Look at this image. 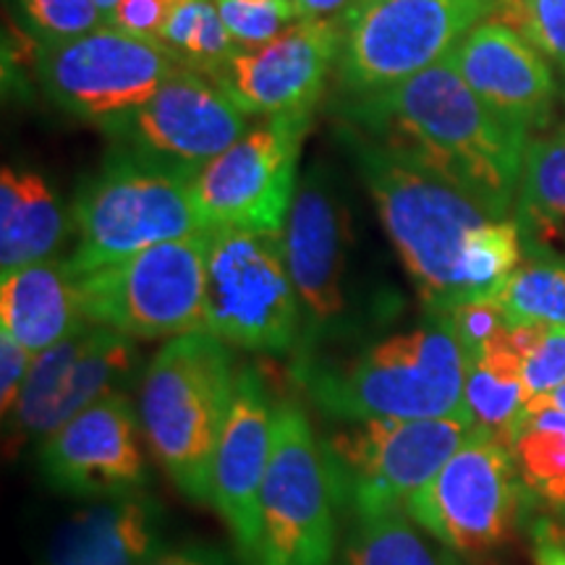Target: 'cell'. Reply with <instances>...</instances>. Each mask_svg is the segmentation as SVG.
I'll use <instances>...</instances> for the list:
<instances>
[{
  "label": "cell",
  "instance_id": "1",
  "mask_svg": "<svg viewBox=\"0 0 565 565\" xmlns=\"http://www.w3.org/2000/svg\"><path fill=\"white\" fill-rule=\"evenodd\" d=\"M351 116L385 150L466 189L494 217L515 204L529 134L503 121L450 55L391 89L356 97Z\"/></svg>",
  "mask_w": 565,
  "mask_h": 565
},
{
  "label": "cell",
  "instance_id": "2",
  "mask_svg": "<svg viewBox=\"0 0 565 565\" xmlns=\"http://www.w3.org/2000/svg\"><path fill=\"white\" fill-rule=\"evenodd\" d=\"M466 372L450 324L427 315V322L380 338L349 362L317 359L294 380L330 422L435 419L466 406Z\"/></svg>",
  "mask_w": 565,
  "mask_h": 565
},
{
  "label": "cell",
  "instance_id": "3",
  "mask_svg": "<svg viewBox=\"0 0 565 565\" xmlns=\"http://www.w3.org/2000/svg\"><path fill=\"white\" fill-rule=\"evenodd\" d=\"M353 152L387 238L427 315L458 307L463 249L471 233L492 221V212L466 189L377 141L353 137Z\"/></svg>",
  "mask_w": 565,
  "mask_h": 565
},
{
  "label": "cell",
  "instance_id": "4",
  "mask_svg": "<svg viewBox=\"0 0 565 565\" xmlns=\"http://www.w3.org/2000/svg\"><path fill=\"white\" fill-rule=\"evenodd\" d=\"M228 345L207 330L171 338L139 380L145 443L194 503H212V463L233 404Z\"/></svg>",
  "mask_w": 565,
  "mask_h": 565
},
{
  "label": "cell",
  "instance_id": "5",
  "mask_svg": "<svg viewBox=\"0 0 565 565\" xmlns=\"http://www.w3.org/2000/svg\"><path fill=\"white\" fill-rule=\"evenodd\" d=\"M194 173L196 168L150 152L110 160L74 202L76 249L66 259L68 270L84 275L154 244L207 231L194 204Z\"/></svg>",
  "mask_w": 565,
  "mask_h": 565
},
{
  "label": "cell",
  "instance_id": "6",
  "mask_svg": "<svg viewBox=\"0 0 565 565\" xmlns=\"http://www.w3.org/2000/svg\"><path fill=\"white\" fill-rule=\"evenodd\" d=\"M475 427L466 406L435 419L333 422L320 445L341 519L406 511Z\"/></svg>",
  "mask_w": 565,
  "mask_h": 565
},
{
  "label": "cell",
  "instance_id": "7",
  "mask_svg": "<svg viewBox=\"0 0 565 565\" xmlns=\"http://www.w3.org/2000/svg\"><path fill=\"white\" fill-rule=\"evenodd\" d=\"M210 236L212 228L189 233L76 275L87 322L134 341H171L207 330Z\"/></svg>",
  "mask_w": 565,
  "mask_h": 565
},
{
  "label": "cell",
  "instance_id": "8",
  "mask_svg": "<svg viewBox=\"0 0 565 565\" xmlns=\"http://www.w3.org/2000/svg\"><path fill=\"white\" fill-rule=\"evenodd\" d=\"M338 519L312 422L296 401H278L259 498L257 565H335Z\"/></svg>",
  "mask_w": 565,
  "mask_h": 565
},
{
  "label": "cell",
  "instance_id": "9",
  "mask_svg": "<svg viewBox=\"0 0 565 565\" xmlns=\"http://www.w3.org/2000/svg\"><path fill=\"white\" fill-rule=\"evenodd\" d=\"M487 17L482 0H356L341 17L338 82L356 97L391 89L448 58Z\"/></svg>",
  "mask_w": 565,
  "mask_h": 565
},
{
  "label": "cell",
  "instance_id": "10",
  "mask_svg": "<svg viewBox=\"0 0 565 565\" xmlns=\"http://www.w3.org/2000/svg\"><path fill=\"white\" fill-rule=\"evenodd\" d=\"M526 494L511 445L477 424L448 463L408 500L406 513L443 547L479 557L513 540Z\"/></svg>",
  "mask_w": 565,
  "mask_h": 565
},
{
  "label": "cell",
  "instance_id": "11",
  "mask_svg": "<svg viewBox=\"0 0 565 565\" xmlns=\"http://www.w3.org/2000/svg\"><path fill=\"white\" fill-rule=\"evenodd\" d=\"M301 315L282 233L212 228L207 333L244 351L282 353L299 341Z\"/></svg>",
  "mask_w": 565,
  "mask_h": 565
},
{
  "label": "cell",
  "instance_id": "12",
  "mask_svg": "<svg viewBox=\"0 0 565 565\" xmlns=\"http://www.w3.org/2000/svg\"><path fill=\"white\" fill-rule=\"evenodd\" d=\"M183 66L171 47L103 24L82 38L40 45L38 74L51 100L84 121H121Z\"/></svg>",
  "mask_w": 565,
  "mask_h": 565
},
{
  "label": "cell",
  "instance_id": "13",
  "mask_svg": "<svg viewBox=\"0 0 565 565\" xmlns=\"http://www.w3.org/2000/svg\"><path fill=\"white\" fill-rule=\"evenodd\" d=\"M312 113H280L196 168L194 204L204 228L282 233Z\"/></svg>",
  "mask_w": 565,
  "mask_h": 565
},
{
  "label": "cell",
  "instance_id": "14",
  "mask_svg": "<svg viewBox=\"0 0 565 565\" xmlns=\"http://www.w3.org/2000/svg\"><path fill=\"white\" fill-rule=\"evenodd\" d=\"M282 254L301 315L291 356V374H296L320 356L322 345L345 330L349 320V212L322 171L307 173L296 189L282 225Z\"/></svg>",
  "mask_w": 565,
  "mask_h": 565
},
{
  "label": "cell",
  "instance_id": "15",
  "mask_svg": "<svg viewBox=\"0 0 565 565\" xmlns=\"http://www.w3.org/2000/svg\"><path fill=\"white\" fill-rule=\"evenodd\" d=\"M145 429L129 393L97 401L38 445L47 487L68 498L100 500L147 490Z\"/></svg>",
  "mask_w": 565,
  "mask_h": 565
},
{
  "label": "cell",
  "instance_id": "16",
  "mask_svg": "<svg viewBox=\"0 0 565 565\" xmlns=\"http://www.w3.org/2000/svg\"><path fill=\"white\" fill-rule=\"evenodd\" d=\"M341 45V21L299 19L263 47H238L210 76L249 116L312 113L328 71L338 66Z\"/></svg>",
  "mask_w": 565,
  "mask_h": 565
},
{
  "label": "cell",
  "instance_id": "17",
  "mask_svg": "<svg viewBox=\"0 0 565 565\" xmlns=\"http://www.w3.org/2000/svg\"><path fill=\"white\" fill-rule=\"evenodd\" d=\"M121 121L129 124L145 152L200 168L244 137L249 113L210 74L183 63Z\"/></svg>",
  "mask_w": 565,
  "mask_h": 565
},
{
  "label": "cell",
  "instance_id": "18",
  "mask_svg": "<svg viewBox=\"0 0 565 565\" xmlns=\"http://www.w3.org/2000/svg\"><path fill=\"white\" fill-rule=\"evenodd\" d=\"M275 401L254 366L236 370L233 404L212 463V505L223 515L244 565H257L259 498L273 450Z\"/></svg>",
  "mask_w": 565,
  "mask_h": 565
},
{
  "label": "cell",
  "instance_id": "19",
  "mask_svg": "<svg viewBox=\"0 0 565 565\" xmlns=\"http://www.w3.org/2000/svg\"><path fill=\"white\" fill-rule=\"evenodd\" d=\"M450 61L463 82L515 129L545 126L555 100V76L545 55L494 19L458 42Z\"/></svg>",
  "mask_w": 565,
  "mask_h": 565
},
{
  "label": "cell",
  "instance_id": "20",
  "mask_svg": "<svg viewBox=\"0 0 565 565\" xmlns=\"http://www.w3.org/2000/svg\"><path fill=\"white\" fill-rule=\"evenodd\" d=\"M168 521L147 490L89 500L55 529L42 565H147L166 550Z\"/></svg>",
  "mask_w": 565,
  "mask_h": 565
},
{
  "label": "cell",
  "instance_id": "21",
  "mask_svg": "<svg viewBox=\"0 0 565 565\" xmlns=\"http://www.w3.org/2000/svg\"><path fill=\"white\" fill-rule=\"evenodd\" d=\"M79 282L66 259L21 267L0 280V328L9 330L32 353L51 349L87 328Z\"/></svg>",
  "mask_w": 565,
  "mask_h": 565
},
{
  "label": "cell",
  "instance_id": "22",
  "mask_svg": "<svg viewBox=\"0 0 565 565\" xmlns=\"http://www.w3.org/2000/svg\"><path fill=\"white\" fill-rule=\"evenodd\" d=\"M68 215L47 181L30 168L0 171V278L53 259L68 233Z\"/></svg>",
  "mask_w": 565,
  "mask_h": 565
},
{
  "label": "cell",
  "instance_id": "23",
  "mask_svg": "<svg viewBox=\"0 0 565 565\" xmlns=\"http://www.w3.org/2000/svg\"><path fill=\"white\" fill-rule=\"evenodd\" d=\"M137 366L139 351L134 338L103 328V324H87L82 330L79 351L71 362L58 404L53 408L51 433L97 401L116 393H129Z\"/></svg>",
  "mask_w": 565,
  "mask_h": 565
},
{
  "label": "cell",
  "instance_id": "24",
  "mask_svg": "<svg viewBox=\"0 0 565 565\" xmlns=\"http://www.w3.org/2000/svg\"><path fill=\"white\" fill-rule=\"evenodd\" d=\"M515 223L526 246H553L565 236V126L529 141L515 194Z\"/></svg>",
  "mask_w": 565,
  "mask_h": 565
},
{
  "label": "cell",
  "instance_id": "25",
  "mask_svg": "<svg viewBox=\"0 0 565 565\" xmlns=\"http://www.w3.org/2000/svg\"><path fill=\"white\" fill-rule=\"evenodd\" d=\"M463 404L479 427L490 429L500 440H511L515 422L526 408L524 356L515 351L508 324L484 345L466 372Z\"/></svg>",
  "mask_w": 565,
  "mask_h": 565
},
{
  "label": "cell",
  "instance_id": "26",
  "mask_svg": "<svg viewBox=\"0 0 565 565\" xmlns=\"http://www.w3.org/2000/svg\"><path fill=\"white\" fill-rule=\"evenodd\" d=\"M335 565H463L461 555L429 542L406 511L351 519Z\"/></svg>",
  "mask_w": 565,
  "mask_h": 565
},
{
  "label": "cell",
  "instance_id": "27",
  "mask_svg": "<svg viewBox=\"0 0 565 565\" xmlns=\"http://www.w3.org/2000/svg\"><path fill=\"white\" fill-rule=\"evenodd\" d=\"M508 445L529 494L565 511V414L545 398L529 401Z\"/></svg>",
  "mask_w": 565,
  "mask_h": 565
},
{
  "label": "cell",
  "instance_id": "28",
  "mask_svg": "<svg viewBox=\"0 0 565 565\" xmlns=\"http://www.w3.org/2000/svg\"><path fill=\"white\" fill-rule=\"evenodd\" d=\"M524 252V236L515 221L508 217H492L469 236L461 270H458V286H461V303L477 299H498L508 278L521 265Z\"/></svg>",
  "mask_w": 565,
  "mask_h": 565
},
{
  "label": "cell",
  "instance_id": "29",
  "mask_svg": "<svg viewBox=\"0 0 565 565\" xmlns=\"http://www.w3.org/2000/svg\"><path fill=\"white\" fill-rule=\"evenodd\" d=\"M508 322H545L565 328V263L550 254L515 267L498 294Z\"/></svg>",
  "mask_w": 565,
  "mask_h": 565
},
{
  "label": "cell",
  "instance_id": "30",
  "mask_svg": "<svg viewBox=\"0 0 565 565\" xmlns=\"http://www.w3.org/2000/svg\"><path fill=\"white\" fill-rule=\"evenodd\" d=\"M160 42L171 47L186 66L204 74H215L238 51L225 30L217 0H183Z\"/></svg>",
  "mask_w": 565,
  "mask_h": 565
},
{
  "label": "cell",
  "instance_id": "31",
  "mask_svg": "<svg viewBox=\"0 0 565 565\" xmlns=\"http://www.w3.org/2000/svg\"><path fill=\"white\" fill-rule=\"evenodd\" d=\"M487 19L524 38L565 76V0H503Z\"/></svg>",
  "mask_w": 565,
  "mask_h": 565
},
{
  "label": "cell",
  "instance_id": "32",
  "mask_svg": "<svg viewBox=\"0 0 565 565\" xmlns=\"http://www.w3.org/2000/svg\"><path fill=\"white\" fill-rule=\"evenodd\" d=\"M223 24L238 47H263L301 19L296 3H263V0H217Z\"/></svg>",
  "mask_w": 565,
  "mask_h": 565
},
{
  "label": "cell",
  "instance_id": "33",
  "mask_svg": "<svg viewBox=\"0 0 565 565\" xmlns=\"http://www.w3.org/2000/svg\"><path fill=\"white\" fill-rule=\"evenodd\" d=\"M17 3L42 45L82 38L105 24L95 0H17Z\"/></svg>",
  "mask_w": 565,
  "mask_h": 565
},
{
  "label": "cell",
  "instance_id": "34",
  "mask_svg": "<svg viewBox=\"0 0 565 565\" xmlns=\"http://www.w3.org/2000/svg\"><path fill=\"white\" fill-rule=\"evenodd\" d=\"M445 322L454 330L456 341L461 343L466 364H471L482 353L487 343L508 324V317L498 299H477L458 303V307L440 312Z\"/></svg>",
  "mask_w": 565,
  "mask_h": 565
},
{
  "label": "cell",
  "instance_id": "35",
  "mask_svg": "<svg viewBox=\"0 0 565 565\" xmlns=\"http://www.w3.org/2000/svg\"><path fill=\"white\" fill-rule=\"evenodd\" d=\"M565 385V328L547 324L540 343L524 359L526 401L542 398Z\"/></svg>",
  "mask_w": 565,
  "mask_h": 565
},
{
  "label": "cell",
  "instance_id": "36",
  "mask_svg": "<svg viewBox=\"0 0 565 565\" xmlns=\"http://www.w3.org/2000/svg\"><path fill=\"white\" fill-rule=\"evenodd\" d=\"M181 3L183 0H121L105 24L118 26L134 38L160 42Z\"/></svg>",
  "mask_w": 565,
  "mask_h": 565
},
{
  "label": "cell",
  "instance_id": "37",
  "mask_svg": "<svg viewBox=\"0 0 565 565\" xmlns=\"http://www.w3.org/2000/svg\"><path fill=\"white\" fill-rule=\"evenodd\" d=\"M32 362L34 353L26 345H21L9 330L0 328V406H3V416L19 401Z\"/></svg>",
  "mask_w": 565,
  "mask_h": 565
},
{
  "label": "cell",
  "instance_id": "38",
  "mask_svg": "<svg viewBox=\"0 0 565 565\" xmlns=\"http://www.w3.org/2000/svg\"><path fill=\"white\" fill-rule=\"evenodd\" d=\"M534 565H565V526L555 521H532Z\"/></svg>",
  "mask_w": 565,
  "mask_h": 565
},
{
  "label": "cell",
  "instance_id": "39",
  "mask_svg": "<svg viewBox=\"0 0 565 565\" xmlns=\"http://www.w3.org/2000/svg\"><path fill=\"white\" fill-rule=\"evenodd\" d=\"M147 565H231L221 550L207 545H183L162 550Z\"/></svg>",
  "mask_w": 565,
  "mask_h": 565
},
{
  "label": "cell",
  "instance_id": "40",
  "mask_svg": "<svg viewBox=\"0 0 565 565\" xmlns=\"http://www.w3.org/2000/svg\"><path fill=\"white\" fill-rule=\"evenodd\" d=\"M356 0H296L301 19H333L345 13Z\"/></svg>",
  "mask_w": 565,
  "mask_h": 565
},
{
  "label": "cell",
  "instance_id": "41",
  "mask_svg": "<svg viewBox=\"0 0 565 565\" xmlns=\"http://www.w3.org/2000/svg\"><path fill=\"white\" fill-rule=\"evenodd\" d=\"M542 398H545L550 406H555L557 412H563V414H565V385L557 387L555 393H550V395H542Z\"/></svg>",
  "mask_w": 565,
  "mask_h": 565
},
{
  "label": "cell",
  "instance_id": "42",
  "mask_svg": "<svg viewBox=\"0 0 565 565\" xmlns=\"http://www.w3.org/2000/svg\"><path fill=\"white\" fill-rule=\"evenodd\" d=\"M121 3V0H95V6L97 9L103 11V17H105V21H108V17L113 13V9H116V6Z\"/></svg>",
  "mask_w": 565,
  "mask_h": 565
},
{
  "label": "cell",
  "instance_id": "43",
  "mask_svg": "<svg viewBox=\"0 0 565 565\" xmlns=\"http://www.w3.org/2000/svg\"><path fill=\"white\" fill-rule=\"evenodd\" d=\"M482 3H484V6H490V11H492L494 6H498V3H503V0H482Z\"/></svg>",
  "mask_w": 565,
  "mask_h": 565
},
{
  "label": "cell",
  "instance_id": "44",
  "mask_svg": "<svg viewBox=\"0 0 565 565\" xmlns=\"http://www.w3.org/2000/svg\"><path fill=\"white\" fill-rule=\"evenodd\" d=\"M263 3H296V0H263Z\"/></svg>",
  "mask_w": 565,
  "mask_h": 565
}]
</instances>
